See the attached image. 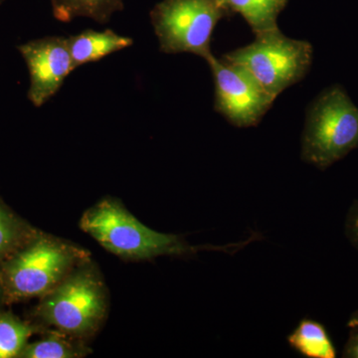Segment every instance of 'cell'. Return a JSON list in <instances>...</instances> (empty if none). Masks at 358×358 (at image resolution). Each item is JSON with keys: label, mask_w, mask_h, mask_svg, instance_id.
Segmentation results:
<instances>
[{"label": "cell", "mask_w": 358, "mask_h": 358, "mask_svg": "<svg viewBox=\"0 0 358 358\" xmlns=\"http://www.w3.org/2000/svg\"><path fill=\"white\" fill-rule=\"evenodd\" d=\"M88 261L86 250L50 235L35 234L3 262L4 299L42 298Z\"/></svg>", "instance_id": "6da1fadb"}, {"label": "cell", "mask_w": 358, "mask_h": 358, "mask_svg": "<svg viewBox=\"0 0 358 358\" xmlns=\"http://www.w3.org/2000/svg\"><path fill=\"white\" fill-rule=\"evenodd\" d=\"M80 227L106 250L126 260H150L159 256L192 253L180 237L150 229L127 210L119 200L103 199L85 211Z\"/></svg>", "instance_id": "7a4b0ae2"}, {"label": "cell", "mask_w": 358, "mask_h": 358, "mask_svg": "<svg viewBox=\"0 0 358 358\" xmlns=\"http://www.w3.org/2000/svg\"><path fill=\"white\" fill-rule=\"evenodd\" d=\"M358 148V108L336 84L310 103L301 138V159L324 171Z\"/></svg>", "instance_id": "3957f363"}, {"label": "cell", "mask_w": 358, "mask_h": 358, "mask_svg": "<svg viewBox=\"0 0 358 358\" xmlns=\"http://www.w3.org/2000/svg\"><path fill=\"white\" fill-rule=\"evenodd\" d=\"M108 307L107 289L102 277L88 261L42 296L38 315L59 333L81 338L100 329Z\"/></svg>", "instance_id": "277c9868"}, {"label": "cell", "mask_w": 358, "mask_h": 358, "mask_svg": "<svg viewBox=\"0 0 358 358\" xmlns=\"http://www.w3.org/2000/svg\"><path fill=\"white\" fill-rule=\"evenodd\" d=\"M255 37L251 44L228 52L222 58L248 71L277 99L285 90L307 76L313 63L312 44L289 38L279 28Z\"/></svg>", "instance_id": "5b68a950"}, {"label": "cell", "mask_w": 358, "mask_h": 358, "mask_svg": "<svg viewBox=\"0 0 358 358\" xmlns=\"http://www.w3.org/2000/svg\"><path fill=\"white\" fill-rule=\"evenodd\" d=\"M230 16L218 0H162L150 13V20L160 51L192 53L207 60L216 25Z\"/></svg>", "instance_id": "8992f818"}, {"label": "cell", "mask_w": 358, "mask_h": 358, "mask_svg": "<svg viewBox=\"0 0 358 358\" xmlns=\"http://www.w3.org/2000/svg\"><path fill=\"white\" fill-rule=\"evenodd\" d=\"M206 62L214 80V110L237 128L257 126L275 98L241 66L213 54Z\"/></svg>", "instance_id": "52a82bcc"}, {"label": "cell", "mask_w": 358, "mask_h": 358, "mask_svg": "<svg viewBox=\"0 0 358 358\" xmlns=\"http://www.w3.org/2000/svg\"><path fill=\"white\" fill-rule=\"evenodd\" d=\"M30 74L28 98L41 107L57 94L68 75L75 69L67 37L48 36L18 46Z\"/></svg>", "instance_id": "ba28073f"}, {"label": "cell", "mask_w": 358, "mask_h": 358, "mask_svg": "<svg viewBox=\"0 0 358 358\" xmlns=\"http://www.w3.org/2000/svg\"><path fill=\"white\" fill-rule=\"evenodd\" d=\"M67 43L76 69L80 66L96 62L110 54L128 48L134 41L110 29L101 32L88 29L67 37Z\"/></svg>", "instance_id": "9c48e42d"}, {"label": "cell", "mask_w": 358, "mask_h": 358, "mask_svg": "<svg viewBox=\"0 0 358 358\" xmlns=\"http://www.w3.org/2000/svg\"><path fill=\"white\" fill-rule=\"evenodd\" d=\"M289 0H218L230 15L240 14L254 34L270 31L278 27V17Z\"/></svg>", "instance_id": "30bf717a"}, {"label": "cell", "mask_w": 358, "mask_h": 358, "mask_svg": "<svg viewBox=\"0 0 358 358\" xmlns=\"http://www.w3.org/2000/svg\"><path fill=\"white\" fill-rule=\"evenodd\" d=\"M54 17L70 22L76 17L107 23L110 16L124 8L122 0H52Z\"/></svg>", "instance_id": "8fae6325"}, {"label": "cell", "mask_w": 358, "mask_h": 358, "mask_svg": "<svg viewBox=\"0 0 358 358\" xmlns=\"http://www.w3.org/2000/svg\"><path fill=\"white\" fill-rule=\"evenodd\" d=\"M292 348L310 358H336V350L327 329L312 320H301L289 336Z\"/></svg>", "instance_id": "7c38bea8"}, {"label": "cell", "mask_w": 358, "mask_h": 358, "mask_svg": "<svg viewBox=\"0 0 358 358\" xmlns=\"http://www.w3.org/2000/svg\"><path fill=\"white\" fill-rule=\"evenodd\" d=\"M88 355L83 345L72 343L62 336H53L26 345L18 357L22 358H78Z\"/></svg>", "instance_id": "4fadbf2b"}, {"label": "cell", "mask_w": 358, "mask_h": 358, "mask_svg": "<svg viewBox=\"0 0 358 358\" xmlns=\"http://www.w3.org/2000/svg\"><path fill=\"white\" fill-rule=\"evenodd\" d=\"M34 331L17 317L0 313V358L18 357Z\"/></svg>", "instance_id": "5bb4252c"}, {"label": "cell", "mask_w": 358, "mask_h": 358, "mask_svg": "<svg viewBox=\"0 0 358 358\" xmlns=\"http://www.w3.org/2000/svg\"><path fill=\"white\" fill-rule=\"evenodd\" d=\"M35 233L0 204V262H4L29 241Z\"/></svg>", "instance_id": "9a60e30c"}, {"label": "cell", "mask_w": 358, "mask_h": 358, "mask_svg": "<svg viewBox=\"0 0 358 358\" xmlns=\"http://www.w3.org/2000/svg\"><path fill=\"white\" fill-rule=\"evenodd\" d=\"M345 235L350 244L358 250V200L352 205L346 216Z\"/></svg>", "instance_id": "2e32d148"}, {"label": "cell", "mask_w": 358, "mask_h": 358, "mask_svg": "<svg viewBox=\"0 0 358 358\" xmlns=\"http://www.w3.org/2000/svg\"><path fill=\"white\" fill-rule=\"evenodd\" d=\"M343 348V357L358 358V329H352Z\"/></svg>", "instance_id": "e0dca14e"}, {"label": "cell", "mask_w": 358, "mask_h": 358, "mask_svg": "<svg viewBox=\"0 0 358 358\" xmlns=\"http://www.w3.org/2000/svg\"><path fill=\"white\" fill-rule=\"evenodd\" d=\"M348 327L350 329H358V310L350 315V320L348 322Z\"/></svg>", "instance_id": "ac0fdd59"}, {"label": "cell", "mask_w": 358, "mask_h": 358, "mask_svg": "<svg viewBox=\"0 0 358 358\" xmlns=\"http://www.w3.org/2000/svg\"><path fill=\"white\" fill-rule=\"evenodd\" d=\"M4 299L3 286H2L1 275H0V301Z\"/></svg>", "instance_id": "d6986e66"}]
</instances>
